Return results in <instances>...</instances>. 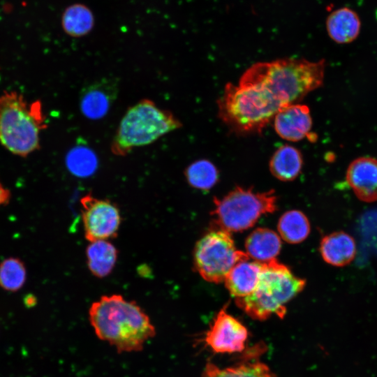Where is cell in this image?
Wrapping results in <instances>:
<instances>
[{"label":"cell","mask_w":377,"mask_h":377,"mask_svg":"<svg viewBox=\"0 0 377 377\" xmlns=\"http://www.w3.org/2000/svg\"><path fill=\"white\" fill-rule=\"evenodd\" d=\"M281 248L280 237L274 231L258 228L249 235L245 242L249 257L260 263H267L279 253Z\"/></svg>","instance_id":"cell-16"},{"label":"cell","mask_w":377,"mask_h":377,"mask_svg":"<svg viewBox=\"0 0 377 377\" xmlns=\"http://www.w3.org/2000/svg\"><path fill=\"white\" fill-rule=\"evenodd\" d=\"M46 126L40 101L28 102L15 91L0 95V144L8 151L27 157L39 149Z\"/></svg>","instance_id":"cell-3"},{"label":"cell","mask_w":377,"mask_h":377,"mask_svg":"<svg viewBox=\"0 0 377 377\" xmlns=\"http://www.w3.org/2000/svg\"><path fill=\"white\" fill-rule=\"evenodd\" d=\"M305 280L293 274L276 258L263 263L254 291L244 297L235 298L237 306L255 320H264L273 315L283 318L286 304L300 293Z\"/></svg>","instance_id":"cell-4"},{"label":"cell","mask_w":377,"mask_h":377,"mask_svg":"<svg viewBox=\"0 0 377 377\" xmlns=\"http://www.w3.org/2000/svg\"><path fill=\"white\" fill-rule=\"evenodd\" d=\"M118 92L117 82L110 78L96 81L82 93L80 109L82 114L90 119L103 117L116 99Z\"/></svg>","instance_id":"cell-12"},{"label":"cell","mask_w":377,"mask_h":377,"mask_svg":"<svg viewBox=\"0 0 377 377\" xmlns=\"http://www.w3.org/2000/svg\"><path fill=\"white\" fill-rule=\"evenodd\" d=\"M361 22L358 15L349 8L332 11L326 20V29L331 39L344 44L353 41L359 35Z\"/></svg>","instance_id":"cell-15"},{"label":"cell","mask_w":377,"mask_h":377,"mask_svg":"<svg viewBox=\"0 0 377 377\" xmlns=\"http://www.w3.org/2000/svg\"><path fill=\"white\" fill-rule=\"evenodd\" d=\"M182 123L172 112L143 99L131 107L121 120L111 151L124 156L133 148L152 143L165 134L179 128Z\"/></svg>","instance_id":"cell-5"},{"label":"cell","mask_w":377,"mask_h":377,"mask_svg":"<svg viewBox=\"0 0 377 377\" xmlns=\"http://www.w3.org/2000/svg\"><path fill=\"white\" fill-rule=\"evenodd\" d=\"M276 200L274 190L254 192L252 188L237 186L222 198L214 199L215 207L212 216L216 226L213 228L230 233L247 230L262 215L274 212L277 209Z\"/></svg>","instance_id":"cell-6"},{"label":"cell","mask_w":377,"mask_h":377,"mask_svg":"<svg viewBox=\"0 0 377 377\" xmlns=\"http://www.w3.org/2000/svg\"><path fill=\"white\" fill-rule=\"evenodd\" d=\"M94 22L93 12L82 3L68 6L61 17L63 30L72 37H82L88 34L94 28Z\"/></svg>","instance_id":"cell-19"},{"label":"cell","mask_w":377,"mask_h":377,"mask_svg":"<svg viewBox=\"0 0 377 377\" xmlns=\"http://www.w3.org/2000/svg\"><path fill=\"white\" fill-rule=\"evenodd\" d=\"M325 62L284 58L257 62L228 82L218 99V117L237 135L260 134L283 108L323 85Z\"/></svg>","instance_id":"cell-1"},{"label":"cell","mask_w":377,"mask_h":377,"mask_svg":"<svg viewBox=\"0 0 377 377\" xmlns=\"http://www.w3.org/2000/svg\"><path fill=\"white\" fill-rule=\"evenodd\" d=\"M117 250L107 240L91 242L87 248V265L90 272L99 278L108 276L117 259Z\"/></svg>","instance_id":"cell-18"},{"label":"cell","mask_w":377,"mask_h":377,"mask_svg":"<svg viewBox=\"0 0 377 377\" xmlns=\"http://www.w3.org/2000/svg\"><path fill=\"white\" fill-rule=\"evenodd\" d=\"M80 203L84 235L88 241L106 240L117 236L121 216L115 205L91 194L84 195Z\"/></svg>","instance_id":"cell-8"},{"label":"cell","mask_w":377,"mask_h":377,"mask_svg":"<svg viewBox=\"0 0 377 377\" xmlns=\"http://www.w3.org/2000/svg\"><path fill=\"white\" fill-rule=\"evenodd\" d=\"M249 259L246 252L236 248L230 232L213 228L197 242L193 251L196 272L205 281L215 283L224 281L237 263Z\"/></svg>","instance_id":"cell-7"},{"label":"cell","mask_w":377,"mask_h":377,"mask_svg":"<svg viewBox=\"0 0 377 377\" xmlns=\"http://www.w3.org/2000/svg\"><path fill=\"white\" fill-rule=\"evenodd\" d=\"M346 179L360 200L377 201V158L361 156L354 159L347 168Z\"/></svg>","instance_id":"cell-10"},{"label":"cell","mask_w":377,"mask_h":377,"mask_svg":"<svg viewBox=\"0 0 377 377\" xmlns=\"http://www.w3.org/2000/svg\"><path fill=\"white\" fill-rule=\"evenodd\" d=\"M202 377H276L267 365L261 362H245L237 366L220 369L208 362Z\"/></svg>","instance_id":"cell-21"},{"label":"cell","mask_w":377,"mask_h":377,"mask_svg":"<svg viewBox=\"0 0 377 377\" xmlns=\"http://www.w3.org/2000/svg\"><path fill=\"white\" fill-rule=\"evenodd\" d=\"M66 163L73 175L85 177L95 172L98 166V159L95 153L89 147L77 146L68 153Z\"/></svg>","instance_id":"cell-23"},{"label":"cell","mask_w":377,"mask_h":377,"mask_svg":"<svg viewBox=\"0 0 377 377\" xmlns=\"http://www.w3.org/2000/svg\"><path fill=\"white\" fill-rule=\"evenodd\" d=\"M278 231L283 240L290 244L303 242L310 232V223L306 215L299 210H290L280 217Z\"/></svg>","instance_id":"cell-20"},{"label":"cell","mask_w":377,"mask_h":377,"mask_svg":"<svg viewBox=\"0 0 377 377\" xmlns=\"http://www.w3.org/2000/svg\"><path fill=\"white\" fill-rule=\"evenodd\" d=\"M188 183L200 190L212 188L219 180V170L207 159H199L190 164L184 172Z\"/></svg>","instance_id":"cell-22"},{"label":"cell","mask_w":377,"mask_h":377,"mask_svg":"<svg viewBox=\"0 0 377 377\" xmlns=\"http://www.w3.org/2000/svg\"><path fill=\"white\" fill-rule=\"evenodd\" d=\"M89 317L97 337L119 353L139 352L156 335L147 314L120 295H105L94 302Z\"/></svg>","instance_id":"cell-2"},{"label":"cell","mask_w":377,"mask_h":377,"mask_svg":"<svg viewBox=\"0 0 377 377\" xmlns=\"http://www.w3.org/2000/svg\"><path fill=\"white\" fill-rule=\"evenodd\" d=\"M319 250L324 261L335 267L350 264L357 253L354 238L343 231L334 232L323 237Z\"/></svg>","instance_id":"cell-13"},{"label":"cell","mask_w":377,"mask_h":377,"mask_svg":"<svg viewBox=\"0 0 377 377\" xmlns=\"http://www.w3.org/2000/svg\"><path fill=\"white\" fill-rule=\"evenodd\" d=\"M274 128L279 137L290 142L309 138L313 126L308 106L300 103L288 105L274 116Z\"/></svg>","instance_id":"cell-11"},{"label":"cell","mask_w":377,"mask_h":377,"mask_svg":"<svg viewBox=\"0 0 377 377\" xmlns=\"http://www.w3.org/2000/svg\"><path fill=\"white\" fill-rule=\"evenodd\" d=\"M246 327L223 308L205 337V343L214 353L242 352L248 339Z\"/></svg>","instance_id":"cell-9"},{"label":"cell","mask_w":377,"mask_h":377,"mask_svg":"<svg viewBox=\"0 0 377 377\" xmlns=\"http://www.w3.org/2000/svg\"><path fill=\"white\" fill-rule=\"evenodd\" d=\"M26 278V268L20 259L8 258L0 263V287L5 290H19L24 286Z\"/></svg>","instance_id":"cell-24"},{"label":"cell","mask_w":377,"mask_h":377,"mask_svg":"<svg viewBox=\"0 0 377 377\" xmlns=\"http://www.w3.org/2000/svg\"><path fill=\"white\" fill-rule=\"evenodd\" d=\"M303 166L302 155L296 147L284 145L272 156L269 168L272 175L280 181L290 182L300 174Z\"/></svg>","instance_id":"cell-17"},{"label":"cell","mask_w":377,"mask_h":377,"mask_svg":"<svg viewBox=\"0 0 377 377\" xmlns=\"http://www.w3.org/2000/svg\"><path fill=\"white\" fill-rule=\"evenodd\" d=\"M263 263L242 260L237 263L227 274L224 283L235 298L251 295L255 290Z\"/></svg>","instance_id":"cell-14"},{"label":"cell","mask_w":377,"mask_h":377,"mask_svg":"<svg viewBox=\"0 0 377 377\" xmlns=\"http://www.w3.org/2000/svg\"><path fill=\"white\" fill-rule=\"evenodd\" d=\"M10 198V191L0 182V205H6Z\"/></svg>","instance_id":"cell-25"}]
</instances>
